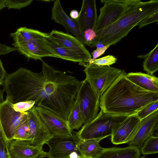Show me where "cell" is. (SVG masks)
<instances>
[{
    "label": "cell",
    "mask_w": 158,
    "mask_h": 158,
    "mask_svg": "<svg viewBox=\"0 0 158 158\" xmlns=\"http://www.w3.org/2000/svg\"><path fill=\"white\" fill-rule=\"evenodd\" d=\"M0 135H2H2L0 134Z\"/></svg>",
    "instance_id": "obj_44"
},
{
    "label": "cell",
    "mask_w": 158,
    "mask_h": 158,
    "mask_svg": "<svg viewBox=\"0 0 158 158\" xmlns=\"http://www.w3.org/2000/svg\"><path fill=\"white\" fill-rule=\"evenodd\" d=\"M27 113L15 111L13 104L6 99L0 105V121L5 140L8 145L12 140L14 132Z\"/></svg>",
    "instance_id": "obj_8"
},
{
    "label": "cell",
    "mask_w": 158,
    "mask_h": 158,
    "mask_svg": "<svg viewBox=\"0 0 158 158\" xmlns=\"http://www.w3.org/2000/svg\"><path fill=\"white\" fill-rule=\"evenodd\" d=\"M42 61L39 73L21 67L6 74L3 84L6 99L13 104L34 101L35 106L52 111L67 121L81 81Z\"/></svg>",
    "instance_id": "obj_1"
},
{
    "label": "cell",
    "mask_w": 158,
    "mask_h": 158,
    "mask_svg": "<svg viewBox=\"0 0 158 158\" xmlns=\"http://www.w3.org/2000/svg\"><path fill=\"white\" fill-rule=\"evenodd\" d=\"M110 45H108L104 46L102 48H97L96 49L92 52L91 54L93 56L92 59L94 60L100 57L104 54L107 50Z\"/></svg>",
    "instance_id": "obj_35"
},
{
    "label": "cell",
    "mask_w": 158,
    "mask_h": 158,
    "mask_svg": "<svg viewBox=\"0 0 158 158\" xmlns=\"http://www.w3.org/2000/svg\"><path fill=\"white\" fill-rule=\"evenodd\" d=\"M86 75L85 80L98 97H101L125 71L110 66H99L81 63Z\"/></svg>",
    "instance_id": "obj_5"
},
{
    "label": "cell",
    "mask_w": 158,
    "mask_h": 158,
    "mask_svg": "<svg viewBox=\"0 0 158 158\" xmlns=\"http://www.w3.org/2000/svg\"><path fill=\"white\" fill-rule=\"evenodd\" d=\"M158 12H157L143 19L138 24L139 29L154 22L158 23Z\"/></svg>",
    "instance_id": "obj_32"
},
{
    "label": "cell",
    "mask_w": 158,
    "mask_h": 158,
    "mask_svg": "<svg viewBox=\"0 0 158 158\" xmlns=\"http://www.w3.org/2000/svg\"><path fill=\"white\" fill-rule=\"evenodd\" d=\"M26 112L29 129L27 141L31 145L43 147L53 136L40 118L35 106Z\"/></svg>",
    "instance_id": "obj_9"
},
{
    "label": "cell",
    "mask_w": 158,
    "mask_h": 158,
    "mask_svg": "<svg viewBox=\"0 0 158 158\" xmlns=\"http://www.w3.org/2000/svg\"><path fill=\"white\" fill-rule=\"evenodd\" d=\"M76 96L81 110L83 125L94 119L98 115L100 98L85 80L81 81Z\"/></svg>",
    "instance_id": "obj_7"
},
{
    "label": "cell",
    "mask_w": 158,
    "mask_h": 158,
    "mask_svg": "<svg viewBox=\"0 0 158 158\" xmlns=\"http://www.w3.org/2000/svg\"><path fill=\"white\" fill-rule=\"evenodd\" d=\"M32 0H6V6L8 9H20L30 5Z\"/></svg>",
    "instance_id": "obj_30"
},
{
    "label": "cell",
    "mask_w": 158,
    "mask_h": 158,
    "mask_svg": "<svg viewBox=\"0 0 158 158\" xmlns=\"http://www.w3.org/2000/svg\"><path fill=\"white\" fill-rule=\"evenodd\" d=\"M79 156L77 152H73L69 154L68 158H78Z\"/></svg>",
    "instance_id": "obj_39"
},
{
    "label": "cell",
    "mask_w": 158,
    "mask_h": 158,
    "mask_svg": "<svg viewBox=\"0 0 158 158\" xmlns=\"http://www.w3.org/2000/svg\"><path fill=\"white\" fill-rule=\"evenodd\" d=\"M78 158H89L85 157L84 156H82V155H81L80 154V155H79V157Z\"/></svg>",
    "instance_id": "obj_42"
},
{
    "label": "cell",
    "mask_w": 158,
    "mask_h": 158,
    "mask_svg": "<svg viewBox=\"0 0 158 158\" xmlns=\"http://www.w3.org/2000/svg\"><path fill=\"white\" fill-rule=\"evenodd\" d=\"M98 18L96 0H83L78 17L75 20L82 36L86 31H95Z\"/></svg>",
    "instance_id": "obj_15"
},
{
    "label": "cell",
    "mask_w": 158,
    "mask_h": 158,
    "mask_svg": "<svg viewBox=\"0 0 158 158\" xmlns=\"http://www.w3.org/2000/svg\"><path fill=\"white\" fill-rule=\"evenodd\" d=\"M48 38L61 46L77 53L84 63H89L92 58L91 54L85 45L73 35L53 30L49 33Z\"/></svg>",
    "instance_id": "obj_12"
},
{
    "label": "cell",
    "mask_w": 158,
    "mask_h": 158,
    "mask_svg": "<svg viewBox=\"0 0 158 158\" xmlns=\"http://www.w3.org/2000/svg\"><path fill=\"white\" fill-rule=\"evenodd\" d=\"M6 72L0 59V85L3 84L4 80L6 75Z\"/></svg>",
    "instance_id": "obj_36"
},
{
    "label": "cell",
    "mask_w": 158,
    "mask_h": 158,
    "mask_svg": "<svg viewBox=\"0 0 158 158\" xmlns=\"http://www.w3.org/2000/svg\"><path fill=\"white\" fill-rule=\"evenodd\" d=\"M117 59L115 56L108 55L99 59L93 60L92 58L89 61V64H94L99 66H110L116 62Z\"/></svg>",
    "instance_id": "obj_29"
},
{
    "label": "cell",
    "mask_w": 158,
    "mask_h": 158,
    "mask_svg": "<svg viewBox=\"0 0 158 158\" xmlns=\"http://www.w3.org/2000/svg\"><path fill=\"white\" fill-rule=\"evenodd\" d=\"M140 121L135 114L128 116L113 130L110 136L112 143L118 145L129 142L134 135Z\"/></svg>",
    "instance_id": "obj_13"
},
{
    "label": "cell",
    "mask_w": 158,
    "mask_h": 158,
    "mask_svg": "<svg viewBox=\"0 0 158 158\" xmlns=\"http://www.w3.org/2000/svg\"><path fill=\"white\" fill-rule=\"evenodd\" d=\"M35 106L40 118L53 136L73 135L67 121L52 111L42 107Z\"/></svg>",
    "instance_id": "obj_11"
},
{
    "label": "cell",
    "mask_w": 158,
    "mask_h": 158,
    "mask_svg": "<svg viewBox=\"0 0 158 158\" xmlns=\"http://www.w3.org/2000/svg\"><path fill=\"white\" fill-rule=\"evenodd\" d=\"M49 33L39 31L21 27L10 35H14L27 41L33 43L43 49L52 55L54 57L58 58L49 44L47 38Z\"/></svg>",
    "instance_id": "obj_17"
},
{
    "label": "cell",
    "mask_w": 158,
    "mask_h": 158,
    "mask_svg": "<svg viewBox=\"0 0 158 158\" xmlns=\"http://www.w3.org/2000/svg\"><path fill=\"white\" fill-rule=\"evenodd\" d=\"M80 141L75 135L53 136L47 143L49 149L46 152L49 158H68L73 152H77Z\"/></svg>",
    "instance_id": "obj_10"
},
{
    "label": "cell",
    "mask_w": 158,
    "mask_h": 158,
    "mask_svg": "<svg viewBox=\"0 0 158 158\" xmlns=\"http://www.w3.org/2000/svg\"><path fill=\"white\" fill-rule=\"evenodd\" d=\"M143 154H154L158 152V137L153 135L149 137L140 148Z\"/></svg>",
    "instance_id": "obj_26"
},
{
    "label": "cell",
    "mask_w": 158,
    "mask_h": 158,
    "mask_svg": "<svg viewBox=\"0 0 158 158\" xmlns=\"http://www.w3.org/2000/svg\"><path fill=\"white\" fill-rule=\"evenodd\" d=\"M102 138L92 139L80 141L78 151L80 155L85 157L94 158L101 151L102 148L100 145Z\"/></svg>",
    "instance_id": "obj_22"
},
{
    "label": "cell",
    "mask_w": 158,
    "mask_h": 158,
    "mask_svg": "<svg viewBox=\"0 0 158 158\" xmlns=\"http://www.w3.org/2000/svg\"><path fill=\"white\" fill-rule=\"evenodd\" d=\"M29 131L27 114V115L22 120L15 130L12 140L27 141L28 140Z\"/></svg>",
    "instance_id": "obj_27"
},
{
    "label": "cell",
    "mask_w": 158,
    "mask_h": 158,
    "mask_svg": "<svg viewBox=\"0 0 158 158\" xmlns=\"http://www.w3.org/2000/svg\"><path fill=\"white\" fill-rule=\"evenodd\" d=\"M104 46L102 43L101 42L98 43L95 46V47H96L97 48H102L104 47Z\"/></svg>",
    "instance_id": "obj_41"
},
{
    "label": "cell",
    "mask_w": 158,
    "mask_h": 158,
    "mask_svg": "<svg viewBox=\"0 0 158 158\" xmlns=\"http://www.w3.org/2000/svg\"><path fill=\"white\" fill-rule=\"evenodd\" d=\"M127 78L131 81L146 90L158 93V78L153 75L142 72L126 73Z\"/></svg>",
    "instance_id": "obj_21"
},
{
    "label": "cell",
    "mask_w": 158,
    "mask_h": 158,
    "mask_svg": "<svg viewBox=\"0 0 158 158\" xmlns=\"http://www.w3.org/2000/svg\"><path fill=\"white\" fill-rule=\"evenodd\" d=\"M10 36L14 41L13 47L28 59L42 61V58L44 57H54L51 54L33 43L14 35Z\"/></svg>",
    "instance_id": "obj_19"
},
{
    "label": "cell",
    "mask_w": 158,
    "mask_h": 158,
    "mask_svg": "<svg viewBox=\"0 0 158 158\" xmlns=\"http://www.w3.org/2000/svg\"><path fill=\"white\" fill-rule=\"evenodd\" d=\"M67 121L72 130H78L83 125L82 114L78 99L76 96Z\"/></svg>",
    "instance_id": "obj_24"
},
{
    "label": "cell",
    "mask_w": 158,
    "mask_h": 158,
    "mask_svg": "<svg viewBox=\"0 0 158 158\" xmlns=\"http://www.w3.org/2000/svg\"><path fill=\"white\" fill-rule=\"evenodd\" d=\"M35 105L34 101H27L13 104V107L16 112L24 113L31 109Z\"/></svg>",
    "instance_id": "obj_31"
},
{
    "label": "cell",
    "mask_w": 158,
    "mask_h": 158,
    "mask_svg": "<svg viewBox=\"0 0 158 158\" xmlns=\"http://www.w3.org/2000/svg\"><path fill=\"white\" fill-rule=\"evenodd\" d=\"M8 148L10 158L46 157L43 147L31 145L26 141L12 140L9 142Z\"/></svg>",
    "instance_id": "obj_16"
},
{
    "label": "cell",
    "mask_w": 158,
    "mask_h": 158,
    "mask_svg": "<svg viewBox=\"0 0 158 158\" xmlns=\"http://www.w3.org/2000/svg\"><path fill=\"white\" fill-rule=\"evenodd\" d=\"M141 152L138 147L129 145L119 148H102L94 158H140Z\"/></svg>",
    "instance_id": "obj_20"
},
{
    "label": "cell",
    "mask_w": 158,
    "mask_h": 158,
    "mask_svg": "<svg viewBox=\"0 0 158 158\" xmlns=\"http://www.w3.org/2000/svg\"><path fill=\"white\" fill-rule=\"evenodd\" d=\"M16 49L0 43V56L6 55L10 52L15 51Z\"/></svg>",
    "instance_id": "obj_34"
},
{
    "label": "cell",
    "mask_w": 158,
    "mask_h": 158,
    "mask_svg": "<svg viewBox=\"0 0 158 158\" xmlns=\"http://www.w3.org/2000/svg\"><path fill=\"white\" fill-rule=\"evenodd\" d=\"M145 157L144 156L140 157V158H145Z\"/></svg>",
    "instance_id": "obj_43"
},
{
    "label": "cell",
    "mask_w": 158,
    "mask_h": 158,
    "mask_svg": "<svg viewBox=\"0 0 158 158\" xmlns=\"http://www.w3.org/2000/svg\"><path fill=\"white\" fill-rule=\"evenodd\" d=\"M128 116L105 113L101 110L94 119L84 124L75 135L80 141L105 139L111 136L114 129Z\"/></svg>",
    "instance_id": "obj_4"
},
{
    "label": "cell",
    "mask_w": 158,
    "mask_h": 158,
    "mask_svg": "<svg viewBox=\"0 0 158 158\" xmlns=\"http://www.w3.org/2000/svg\"><path fill=\"white\" fill-rule=\"evenodd\" d=\"M4 91L3 90H1L0 89V105L4 101L3 98V93ZM0 134L2 135L4 138V135L2 131L1 125L0 121Z\"/></svg>",
    "instance_id": "obj_37"
},
{
    "label": "cell",
    "mask_w": 158,
    "mask_h": 158,
    "mask_svg": "<svg viewBox=\"0 0 158 158\" xmlns=\"http://www.w3.org/2000/svg\"><path fill=\"white\" fill-rule=\"evenodd\" d=\"M124 71L100 98L101 110L108 114H135L147 104L158 101V93L146 90L128 79Z\"/></svg>",
    "instance_id": "obj_2"
},
{
    "label": "cell",
    "mask_w": 158,
    "mask_h": 158,
    "mask_svg": "<svg viewBox=\"0 0 158 158\" xmlns=\"http://www.w3.org/2000/svg\"><path fill=\"white\" fill-rule=\"evenodd\" d=\"M104 5L99 10L95 32L112 24L124 15L132 6L141 0H101Z\"/></svg>",
    "instance_id": "obj_6"
},
{
    "label": "cell",
    "mask_w": 158,
    "mask_h": 158,
    "mask_svg": "<svg viewBox=\"0 0 158 158\" xmlns=\"http://www.w3.org/2000/svg\"><path fill=\"white\" fill-rule=\"evenodd\" d=\"M158 110V101L151 102L144 107L135 114L141 120Z\"/></svg>",
    "instance_id": "obj_28"
},
{
    "label": "cell",
    "mask_w": 158,
    "mask_h": 158,
    "mask_svg": "<svg viewBox=\"0 0 158 158\" xmlns=\"http://www.w3.org/2000/svg\"><path fill=\"white\" fill-rule=\"evenodd\" d=\"M47 39L59 58L75 62H79V63L83 62L82 59L76 52L61 46L48 37Z\"/></svg>",
    "instance_id": "obj_23"
},
{
    "label": "cell",
    "mask_w": 158,
    "mask_h": 158,
    "mask_svg": "<svg viewBox=\"0 0 158 158\" xmlns=\"http://www.w3.org/2000/svg\"><path fill=\"white\" fill-rule=\"evenodd\" d=\"M158 126L157 110L140 120L134 135L128 143V145L136 146L140 148L144 142L157 130Z\"/></svg>",
    "instance_id": "obj_14"
},
{
    "label": "cell",
    "mask_w": 158,
    "mask_h": 158,
    "mask_svg": "<svg viewBox=\"0 0 158 158\" xmlns=\"http://www.w3.org/2000/svg\"><path fill=\"white\" fill-rule=\"evenodd\" d=\"M158 12V0L142 1L131 6L117 21L96 33V37L88 44L95 47L99 42L104 46L114 45L126 36L139 22Z\"/></svg>",
    "instance_id": "obj_3"
},
{
    "label": "cell",
    "mask_w": 158,
    "mask_h": 158,
    "mask_svg": "<svg viewBox=\"0 0 158 158\" xmlns=\"http://www.w3.org/2000/svg\"><path fill=\"white\" fill-rule=\"evenodd\" d=\"M145 56L143 63V70L152 75L158 70V44Z\"/></svg>",
    "instance_id": "obj_25"
},
{
    "label": "cell",
    "mask_w": 158,
    "mask_h": 158,
    "mask_svg": "<svg viewBox=\"0 0 158 158\" xmlns=\"http://www.w3.org/2000/svg\"></svg>",
    "instance_id": "obj_45"
},
{
    "label": "cell",
    "mask_w": 158,
    "mask_h": 158,
    "mask_svg": "<svg viewBox=\"0 0 158 158\" xmlns=\"http://www.w3.org/2000/svg\"><path fill=\"white\" fill-rule=\"evenodd\" d=\"M0 158H10L8 145L2 135H0Z\"/></svg>",
    "instance_id": "obj_33"
},
{
    "label": "cell",
    "mask_w": 158,
    "mask_h": 158,
    "mask_svg": "<svg viewBox=\"0 0 158 158\" xmlns=\"http://www.w3.org/2000/svg\"><path fill=\"white\" fill-rule=\"evenodd\" d=\"M79 15V12L76 10H71L70 13V18L74 20H76L78 18Z\"/></svg>",
    "instance_id": "obj_38"
},
{
    "label": "cell",
    "mask_w": 158,
    "mask_h": 158,
    "mask_svg": "<svg viewBox=\"0 0 158 158\" xmlns=\"http://www.w3.org/2000/svg\"><path fill=\"white\" fill-rule=\"evenodd\" d=\"M6 0H0V10L6 7Z\"/></svg>",
    "instance_id": "obj_40"
},
{
    "label": "cell",
    "mask_w": 158,
    "mask_h": 158,
    "mask_svg": "<svg viewBox=\"0 0 158 158\" xmlns=\"http://www.w3.org/2000/svg\"><path fill=\"white\" fill-rule=\"evenodd\" d=\"M52 19L64 26L67 32H70L84 45L85 42L80 33L75 20L69 17L63 10L59 0L54 1L52 8Z\"/></svg>",
    "instance_id": "obj_18"
}]
</instances>
